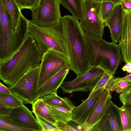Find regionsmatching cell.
Returning a JSON list of instances; mask_svg holds the SVG:
<instances>
[{"instance_id": "cell-35", "label": "cell", "mask_w": 131, "mask_h": 131, "mask_svg": "<svg viewBox=\"0 0 131 131\" xmlns=\"http://www.w3.org/2000/svg\"><path fill=\"white\" fill-rule=\"evenodd\" d=\"M113 79L116 82L121 81L131 82V73L123 77L114 78Z\"/></svg>"}, {"instance_id": "cell-12", "label": "cell", "mask_w": 131, "mask_h": 131, "mask_svg": "<svg viewBox=\"0 0 131 131\" xmlns=\"http://www.w3.org/2000/svg\"><path fill=\"white\" fill-rule=\"evenodd\" d=\"M89 131H124L119 108L111 101L102 117Z\"/></svg>"}, {"instance_id": "cell-22", "label": "cell", "mask_w": 131, "mask_h": 131, "mask_svg": "<svg viewBox=\"0 0 131 131\" xmlns=\"http://www.w3.org/2000/svg\"><path fill=\"white\" fill-rule=\"evenodd\" d=\"M47 104L52 115L57 122H67L71 120L72 110L61 106Z\"/></svg>"}, {"instance_id": "cell-3", "label": "cell", "mask_w": 131, "mask_h": 131, "mask_svg": "<svg viewBox=\"0 0 131 131\" xmlns=\"http://www.w3.org/2000/svg\"><path fill=\"white\" fill-rule=\"evenodd\" d=\"M0 64L10 58L21 47L29 33V20L21 14L18 29L13 32L11 18L0 4Z\"/></svg>"}, {"instance_id": "cell-5", "label": "cell", "mask_w": 131, "mask_h": 131, "mask_svg": "<svg viewBox=\"0 0 131 131\" xmlns=\"http://www.w3.org/2000/svg\"><path fill=\"white\" fill-rule=\"evenodd\" d=\"M28 30L42 53L51 51L68 59L61 21L49 25L41 26L29 20Z\"/></svg>"}, {"instance_id": "cell-9", "label": "cell", "mask_w": 131, "mask_h": 131, "mask_svg": "<svg viewBox=\"0 0 131 131\" xmlns=\"http://www.w3.org/2000/svg\"><path fill=\"white\" fill-rule=\"evenodd\" d=\"M59 0H38L31 10V21L38 25L47 26L60 21L61 17Z\"/></svg>"}, {"instance_id": "cell-31", "label": "cell", "mask_w": 131, "mask_h": 131, "mask_svg": "<svg viewBox=\"0 0 131 131\" xmlns=\"http://www.w3.org/2000/svg\"><path fill=\"white\" fill-rule=\"evenodd\" d=\"M119 97L123 105H131V89L119 94Z\"/></svg>"}, {"instance_id": "cell-27", "label": "cell", "mask_w": 131, "mask_h": 131, "mask_svg": "<svg viewBox=\"0 0 131 131\" xmlns=\"http://www.w3.org/2000/svg\"><path fill=\"white\" fill-rule=\"evenodd\" d=\"M101 3V11L102 18L104 23L109 17L115 6L112 3L103 2Z\"/></svg>"}, {"instance_id": "cell-10", "label": "cell", "mask_w": 131, "mask_h": 131, "mask_svg": "<svg viewBox=\"0 0 131 131\" xmlns=\"http://www.w3.org/2000/svg\"><path fill=\"white\" fill-rule=\"evenodd\" d=\"M69 66L68 58L51 51L42 53L40 65L39 89L62 68Z\"/></svg>"}, {"instance_id": "cell-23", "label": "cell", "mask_w": 131, "mask_h": 131, "mask_svg": "<svg viewBox=\"0 0 131 131\" xmlns=\"http://www.w3.org/2000/svg\"><path fill=\"white\" fill-rule=\"evenodd\" d=\"M0 101L12 108L24 105L23 101L13 94H6L0 93Z\"/></svg>"}, {"instance_id": "cell-18", "label": "cell", "mask_w": 131, "mask_h": 131, "mask_svg": "<svg viewBox=\"0 0 131 131\" xmlns=\"http://www.w3.org/2000/svg\"><path fill=\"white\" fill-rule=\"evenodd\" d=\"M0 2L11 18L13 32L15 33L18 31L21 10L15 0H0Z\"/></svg>"}, {"instance_id": "cell-39", "label": "cell", "mask_w": 131, "mask_h": 131, "mask_svg": "<svg viewBox=\"0 0 131 131\" xmlns=\"http://www.w3.org/2000/svg\"><path fill=\"white\" fill-rule=\"evenodd\" d=\"M128 105L129 107H130V109L131 110V105Z\"/></svg>"}, {"instance_id": "cell-13", "label": "cell", "mask_w": 131, "mask_h": 131, "mask_svg": "<svg viewBox=\"0 0 131 131\" xmlns=\"http://www.w3.org/2000/svg\"><path fill=\"white\" fill-rule=\"evenodd\" d=\"M110 92L104 90L96 101L85 123L82 125L85 131L90 130L102 117L112 101Z\"/></svg>"}, {"instance_id": "cell-4", "label": "cell", "mask_w": 131, "mask_h": 131, "mask_svg": "<svg viewBox=\"0 0 131 131\" xmlns=\"http://www.w3.org/2000/svg\"><path fill=\"white\" fill-rule=\"evenodd\" d=\"M84 35L91 67H100L114 75L122 60L118 44L108 42L102 38L92 37L84 33Z\"/></svg>"}, {"instance_id": "cell-28", "label": "cell", "mask_w": 131, "mask_h": 131, "mask_svg": "<svg viewBox=\"0 0 131 131\" xmlns=\"http://www.w3.org/2000/svg\"><path fill=\"white\" fill-rule=\"evenodd\" d=\"M35 115L36 120L42 128V131H61L56 125L37 115Z\"/></svg>"}, {"instance_id": "cell-2", "label": "cell", "mask_w": 131, "mask_h": 131, "mask_svg": "<svg viewBox=\"0 0 131 131\" xmlns=\"http://www.w3.org/2000/svg\"><path fill=\"white\" fill-rule=\"evenodd\" d=\"M60 21L70 70L80 75L91 67L83 32L78 19L72 15L61 17Z\"/></svg>"}, {"instance_id": "cell-29", "label": "cell", "mask_w": 131, "mask_h": 131, "mask_svg": "<svg viewBox=\"0 0 131 131\" xmlns=\"http://www.w3.org/2000/svg\"><path fill=\"white\" fill-rule=\"evenodd\" d=\"M113 75L109 72L105 71L100 80L90 93L92 92L100 89L104 88V89L109 81L111 79L114 78Z\"/></svg>"}, {"instance_id": "cell-8", "label": "cell", "mask_w": 131, "mask_h": 131, "mask_svg": "<svg viewBox=\"0 0 131 131\" xmlns=\"http://www.w3.org/2000/svg\"><path fill=\"white\" fill-rule=\"evenodd\" d=\"M105 71L100 67L92 66L74 79L63 82L60 86L63 93L92 90L101 78Z\"/></svg>"}, {"instance_id": "cell-37", "label": "cell", "mask_w": 131, "mask_h": 131, "mask_svg": "<svg viewBox=\"0 0 131 131\" xmlns=\"http://www.w3.org/2000/svg\"><path fill=\"white\" fill-rule=\"evenodd\" d=\"M131 68V63H128L123 66L122 68V69L124 71H126L130 68Z\"/></svg>"}, {"instance_id": "cell-38", "label": "cell", "mask_w": 131, "mask_h": 131, "mask_svg": "<svg viewBox=\"0 0 131 131\" xmlns=\"http://www.w3.org/2000/svg\"><path fill=\"white\" fill-rule=\"evenodd\" d=\"M126 72L128 73H131V68L128 69Z\"/></svg>"}, {"instance_id": "cell-33", "label": "cell", "mask_w": 131, "mask_h": 131, "mask_svg": "<svg viewBox=\"0 0 131 131\" xmlns=\"http://www.w3.org/2000/svg\"><path fill=\"white\" fill-rule=\"evenodd\" d=\"M121 4L123 10L131 11V0H122Z\"/></svg>"}, {"instance_id": "cell-25", "label": "cell", "mask_w": 131, "mask_h": 131, "mask_svg": "<svg viewBox=\"0 0 131 131\" xmlns=\"http://www.w3.org/2000/svg\"><path fill=\"white\" fill-rule=\"evenodd\" d=\"M56 125L61 131H85L82 125L71 120L67 122H57Z\"/></svg>"}, {"instance_id": "cell-14", "label": "cell", "mask_w": 131, "mask_h": 131, "mask_svg": "<svg viewBox=\"0 0 131 131\" xmlns=\"http://www.w3.org/2000/svg\"><path fill=\"white\" fill-rule=\"evenodd\" d=\"M119 45L122 60L131 63V11L124 10Z\"/></svg>"}, {"instance_id": "cell-19", "label": "cell", "mask_w": 131, "mask_h": 131, "mask_svg": "<svg viewBox=\"0 0 131 131\" xmlns=\"http://www.w3.org/2000/svg\"><path fill=\"white\" fill-rule=\"evenodd\" d=\"M32 105V112L35 115L56 125L57 121L52 115L48 105L41 98L38 99Z\"/></svg>"}, {"instance_id": "cell-1", "label": "cell", "mask_w": 131, "mask_h": 131, "mask_svg": "<svg viewBox=\"0 0 131 131\" xmlns=\"http://www.w3.org/2000/svg\"><path fill=\"white\" fill-rule=\"evenodd\" d=\"M34 39L28 34L23 44L9 59L0 64V79L8 87L30 69L40 65L42 55Z\"/></svg>"}, {"instance_id": "cell-21", "label": "cell", "mask_w": 131, "mask_h": 131, "mask_svg": "<svg viewBox=\"0 0 131 131\" xmlns=\"http://www.w3.org/2000/svg\"><path fill=\"white\" fill-rule=\"evenodd\" d=\"M63 5L78 19L81 18L83 14V0H59Z\"/></svg>"}, {"instance_id": "cell-30", "label": "cell", "mask_w": 131, "mask_h": 131, "mask_svg": "<svg viewBox=\"0 0 131 131\" xmlns=\"http://www.w3.org/2000/svg\"><path fill=\"white\" fill-rule=\"evenodd\" d=\"M21 10L24 9L31 10L36 5L38 0H15Z\"/></svg>"}, {"instance_id": "cell-15", "label": "cell", "mask_w": 131, "mask_h": 131, "mask_svg": "<svg viewBox=\"0 0 131 131\" xmlns=\"http://www.w3.org/2000/svg\"><path fill=\"white\" fill-rule=\"evenodd\" d=\"M104 90V88L100 89L90 93L87 99L78 106L75 107L72 110L71 120L82 125Z\"/></svg>"}, {"instance_id": "cell-26", "label": "cell", "mask_w": 131, "mask_h": 131, "mask_svg": "<svg viewBox=\"0 0 131 131\" xmlns=\"http://www.w3.org/2000/svg\"><path fill=\"white\" fill-rule=\"evenodd\" d=\"M0 131H29L27 129L0 119Z\"/></svg>"}, {"instance_id": "cell-20", "label": "cell", "mask_w": 131, "mask_h": 131, "mask_svg": "<svg viewBox=\"0 0 131 131\" xmlns=\"http://www.w3.org/2000/svg\"><path fill=\"white\" fill-rule=\"evenodd\" d=\"M41 98L45 103L49 105L61 106L72 110L75 107L69 99L66 97L62 98L59 96L57 92Z\"/></svg>"}, {"instance_id": "cell-36", "label": "cell", "mask_w": 131, "mask_h": 131, "mask_svg": "<svg viewBox=\"0 0 131 131\" xmlns=\"http://www.w3.org/2000/svg\"><path fill=\"white\" fill-rule=\"evenodd\" d=\"M96 2L101 3L103 2H108L113 3L115 5L121 4L122 0H94Z\"/></svg>"}, {"instance_id": "cell-34", "label": "cell", "mask_w": 131, "mask_h": 131, "mask_svg": "<svg viewBox=\"0 0 131 131\" xmlns=\"http://www.w3.org/2000/svg\"><path fill=\"white\" fill-rule=\"evenodd\" d=\"M0 93L6 94H13L9 90L8 87L3 84L1 82H0Z\"/></svg>"}, {"instance_id": "cell-6", "label": "cell", "mask_w": 131, "mask_h": 131, "mask_svg": "<svg viewBox=\"0 0 131 131\" xmlns=\"http://www.w3.org/2000/svg\"><path fill=\"white\" fill-rule=\"evenodd\" d=\"M79 24L84 34L102 38L105 27L101 11V3L94 0H83V14Z\"/></svg>"}, {"instance_id": "cell-16", "label": "cell", "mask_w": 131, "mask_h": 131, "mask_svg": "<svg viewBox=\"0 0 131 131\" xmlns=\"http://www.w3.org/2000/svg\"><path fill=\"white\" fill-rule=\"evenodd\" d=\"M124 10L121 4L115 6L109 17L104 22L105 27L110 29L112 42L116 43L119 42Z\"/></svg>"}, {"instance_id": "cell-11", "label": "cell", "mask_w": 131, "mask_h": 131, "mask_svg": "<svg viewBox=\"0 0 131 131\" xmlns=\"http://www.w3.org/2000/svg\"><path fill=\"white\" fill-rule=\"evenodd\" d=\"M32 112L24 105L12 108L7 115H0V119L25 128L29 131H42Z\"/></svg>"}, {"instance_id": "cell-40", "label": "cell", "mask_w": 131, "mask_h": 131, "mask_svg": "<svg viewBox=\"0 0 131 131\" xmlns=\"http://www.w3.org/2000/svg\"><path fill=\"white\" fill-rule=\"evenodd\" d=\"M130 89H131V88H130Z\"/></svg>"}, {"instance_id": "cell-7", "label": "cell", "mask_w": 131, "mask_h": 131, "mask_svg": "<svg viewBox=\"0 0 131 131\" xmlns=\"http://www.w3.org/2000/svg\"><path fill=\"white\" fill-rule=\"evenodd\" d=\"M40 65L31 69L23 75L12 86L11 92L20 98L25 104H32L38 99Z\"/></svg>"}, {"instance_id": "cell-24", "label": "cell", "mask_w": 131, "mask_h": 131, "mask_svg": "<svg viewBox=\"0 0 131 131\" xmlns=\"http://www.w3.org/2000/svg\"><path fill=\"white\" fill-rule=\"evenodd\" d=\"M124 131H131V110L128 105L119 108Z\"/></svg>"}, {"instance_id": "cell-17", "label": "cell", "mask_w": 131, "mask_h": 131, "mask_svg": "<svg viewBox=\"0 0 131 131\" xmlns=\"http://www.w3.org/2000/svg\"><path fill=\"white\" fill-rule=\"evenodd\" d=\"M70 70L69 66L61 68L38 89V98L50 94L57 92Z\"/></svg>"}, {"instance_id": "cell-32", "label": "cell", "mask_w": 131, "mask_h": 131, "mask_svg": "<svg viewBox=\"0 0 131 131\" xmlns=\"http://www.w3.org/2000/svg\"><path fill=\"white\" fill-rule=\"evenodd\" d=\"M12 109L0 101V115H8Z\"/></svg>"}]
</instances>
